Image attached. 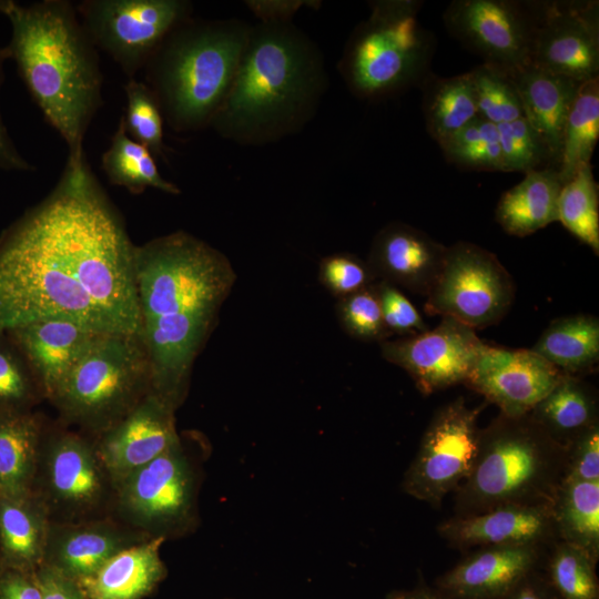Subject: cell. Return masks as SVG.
<instances>
[{"label": "cell", "mask_w": 599, "mask_h": 599, "mask_svg": "<svg viewBox=\"0 0 599 599\" xmlns=\"http://www.w3.org/2000/svg\"><path fill=\"white\" fill-rule=\"evenodd\" d=\"M318 280L327 292L339 300L374 284L376 277L367 262L356 255L334 253L321 261Z\"/></svg>", "instance_id": "43"}, {"label": "cell", "mask_w": 599, "mask_h": 599, "mask_svg": "<svg viewBox=\"0 0 599 599\" xmlns=\"http://www.w3.org/2000/svg\"><path fill=\"white\" fill-rule=\"evenodd\" d=\"M530 64L585 82L599 78L598 1H538Z\"/></svg>", "instance_id": "16"}, {"label": "cell", "mask_w": 599, "mask_h": 599, "mask_svg": "<svg viewBox=\"0 0 599 599\" xmlns=\"http://www.w3.org/2000/svg\"><path fill=\"white\" fill-rule=\"evenodd\" d=\"M469 74L479 116L495 125L524 116L516 85L508 72L481 63Z\"/></svg>", "instance_id": "39"}, {"label": "cell", "mask_w": 599, "mask_h": 599, "mask_svg": "<svg viewBox=\"0 0 599 599\" xmlns=\"http://www.w3.org/2000/svg\"><path fill=\"white\" fill-rule=\"evenodd\" d=\"M4 333L24 356L47 399L99 335L62 319L37 321Z\"/></svg>", "instance_id": "23"}, {"label": "cell", "mask_w": 599, "mask_h": 599, "mask_svg": "<svg viewBox=\"0 0 599 599\" xmlns=\"http://www.w3.org/2000/svg\"><path fill=\"white\" fill-rule=\"evenodd\" d=\"M336 314L343 329L358 341L382 343L392 335L383 318L376 282L339 298Z\"/></svg>", "instance_id": "42"}, {"label": "cell", "mask_w": 599, "mask_h": 599, "mask_svg": "<svg viewBox=\"0 0 599 599\" xmlns=\"http://www.w3.org/2000/svg\"><path fill=\"white\" fill-rule=\"evenodd\" d=\"M423 2L383 0L353 31L339 69L349 90L380 99L420 84L430 72L436 39L418 21Z\"/></svg>", "instance_id": "7"}, {"label": "cell", "mask_w": 599, "mask_h": 599, "mask_svg": "<svg viewBox=\"0 0 599 599\" xmlns=\"http://www.w3.org/2000/svg\"><path fill=\"white\" fill-rule=\"evenodd\" d=\"M502 599H559L537 570L519 581Z\"/></svg>", "instance_id": "48"}, {"label": "cell", "mask_w": 599, "mask_h": 599, "mask_svg": "<svg viewBox=\"0 0 599 599\" xmlns=\"http://www.w3.org/2000/svg\"><path fill=\"white\" fill-rule=\"evenodd\" d=\"M134 278L151 393L176 410L236 275L223 253L177 231L135 245Z\"/></svg>", "instance_id": "2"}, {"label": "cell", "mask_w": 599, "mask_h": 599, "mask_svg": "<svg viewBox=\"0 0 599 599\" xmlns=\"http://www.w3.org/2000/svg\"><path fill=\"white\" fill-rule=\"evenodd\" d=\"M426 297L428 314L451 317L476 329L497 324L507 314L515 285L494 253L460 241L447 247L443 267Z\"/></svg>", "instance_id": "11"}, {"label": "cell", "mask_w": 599, "mask_h": 599, "mask_svg": "<svg viewBox=\"0 0 599 599\" xmlns=\"http://www.w3.org/2000/svg\"><path fill=\"white\" fill-rule=\"evenodd\" d=\"M125 113L122 115L128 134L148 148L153 155H163V115L153 92L146 83L134 78L124 85Z\"/></svg>", "instance_id": "40"}, {"label": "cell", "mask_w": 599, "mask_h": 599, "mask_svg": "<svg viewBox=\"0 0 599 599\" xmlns=\"http://www.w3.org/2000/svg\"><path fill=\"white\" fill-rule=\"evenodd\" d=\"M205 450L179 439L115 485L111 517L150 538L175 539L199 525Z\"/></svg>", "instance_id": "9"}, {"label": "cell", "mask_w": 599, "mask_h": 599, "mask_svg": "<svg viewBox=\"0 0 599 599\" xmlns=\"http://www.w3.org/2000/svg\"><path fill=\"white\" fill-rule=\"evenodd\" d=\"M44 429L31 410L0 414V495L32 494Z\"/></svg>", "instance_id": "28"}, {"label": "cell", "mask_w": 599, "mask_h": 599, "mask_svg": "<svg viewBox=\"0 0 599 599\" xmlns=\"http://www.w3.org/2000/svg\"><path fill=\"white\" fill-rule=\"evenodd\" d=\"M447 246L412 225L394 222L374 237L367 264L376 280L427 295L436 281Z\"/></svg>", "instance_id": "22"}, {"label": "cell", "mask_w": 599, "mask_h": 599, "mask_svg": "<svg viewBox=\"0 0 599 599\" xmlns=\"http://www.w3.org/2000/svg\"><path fill=\"white\" fill-rule=\"evenodd\" d=\"M439 146L446 160L458 167L501 172L497 125L479 115Z\"/></svg>", "instance_id": "37"}, {"label": "cell", "mask_w": 599, "mask_h": 599, "mask_svg": "<svg viewBox=\"0 0 599 599\" xmlns=\"http://www.w3.org/2000/svg\"><path fill=\"white\" fill-rule=\"evenodd\" d=\"M599 139V78L581 82L568 112L557 173L562 184L590 164Z\"/></svg>", "instance_id": "33"}, {"label": "cell", "mask_w": 599, "mask_h": 599, "mask_svg": "<svg viewBox=\"0 0 599 599\" xmlns=\"http://www.w3.org/2000/svg\"><path fill=\"white\" fill-rule=\"evenodd\" d=\"M6 59L4 50L0 49V81L1 67ZM32 169L33 166L17 151L0 116V170L31 171Z\"/></svg>", "instance_id": "49"}, {"label": "cell", "mask_w": 599, "mask_h": 599, "mask_svg": "<svg viewBox=\"0 0 599 599\" xmlns=\"http://www.w3.org/2000/svg\"><path fill=\"white\" fill-rule=\"evenodd\" d=\"M101 167L111 184L123 186L133 194L148 187L169 194L180 193L176 185L162 177L153 153L128 134L122 118L101 156Z\"/></svg>", "instance_id": "34"}, {"label": "cell", "mask_w": 599, "mask_h": 599, "mask_svg": "<svg viewBox=\"0 0 599 599\" xmlns=\"http://www.w3.org/2000/svg\"><path fill=\"white\" fill-rule=\"evenodd\" d=\"M557 170L530 171L504 192L496 206V221L514 236L524 237L558 221V199L562 187Z\"/></svg>", "instance_id": "27"}, {"label": "cell", "mask_w": 599, "mask_h": 599, "mask_svg": "<svg viewBox=\"0 0 599 599\" xmlns=\"http://www.w3.org/2000/svg\"><path fill=\"white\" fill-rule=\"evenodd\" d=\"M501 154V172L528 173L551 167L550 159L542 141L521 116L497 125Z\"/></svg>", "instance_id": "41"}, {"label": "cell", "mask_w": 599, "mask_h": 599, "mask_svg": "<svg viewBox=\"0 0 599 599\" xmlns=\"http://www.w3.org/2000/svg\"><path fill=\"white\" fill-rule=\"evenodd\" d=\"M551 516L561 541L599 559V481L562 479L552 497Z\"/></svg>", "instance_id": "31"}, {"label": "cell", "mask_w": 599, "mask_h": 599, "mask_svg": "<svg viewBox=\"0 0 599 599\" xmlns=\"http://www.w3.org/2000/svg\"><path fill=\"white\" fill-rule=\"evenodd\" d=\"M562 479L599 481V423L566 446Z\"/></svg>", "instance_id": "45"}, {"label": "cell", "mask_w": 599, "mask_h": 599, "mask_svg": "<svg viewBox=\"0 0 599 599\" xmlns=\"http://www.w3.org/2000/svg\"><path fill=\"white\" fill-rule=\"evenodd\" d=\"M326 84L323 57L306 34L288 21L261 22L210 125L240 143L272 142L312 118Z\"/></svg>", "instance_id": "4"}, {"label": "cell", "mask_w": 599, "mask_h": 599, "mask_svg": "<svg viewBox=\"0 0 599 599\" xmlns=\"http://www.w3.org/2000/svg\"><path fill=\"white\" fill-rule=\"evenodd\" d=\"M451 547L470 549L506 545H541L555 535L549 504H509L454 516L437 527Z\"/></svg>", "instance_id": "20"}, {"label": "cell", "mask_w": 599, "mask_h": 599, "mask_svg": "<svg viewBox=\"0 0 599 599\" xmlns=\"http://www.w3.org/2000/svg\"><path fill=\"white\" fill-rule=\"evenodd\" d=\"M50 519L32 493L0 495V567L35 571L42 564Z\"/></svg>", "instance_id": "26"}, {"label": "cell", "mask_w": 599, "mask_h": 599, "mask_svg": "<svg viewBox=\"0 0 599 599\" xmlns=\"http://www.w3.org/2000/svg\"><path fill=\"white\" fill-rule=\"evenodd\" d=\"M539 549L532 545L477 548L439 576L435 590L445 599H502L537 570Z\"/></svg>", "instance_id": "19"}, {"label": "cell", "mask_w": 599, "mask_h": 599, "mask_svg": "<svg viewBox=\"0 0 599 599\" xmlns=\"http://www.w3.org/2000/svg\"><path fill=\"white\" fill-rule=\"evenodd\" d=\"M32 493L50 522H79L111 516L115 484L93 438L45 425Z\"/></svg>", "instance_id": "10"}, {"label": "cell", "mask_w": 599, "mask_h": 599, "mask_svg": "<svg viewBox=\"0 0 599 599\" xmlns=\"http://www.w3.org/2000/svg\"><path fill=\"white\" fill-rule=\"evenodd\" d=\"M134 251L85 156L0 236V333L62 319L98 334L141 335Z\"/></svg>", "instance_id": "1"}, {"label": "cell", "mask_w": 599, "mask_h": 599, "mask_svg": "<svg viewBox=\"0 0 599 599\" xmlns=\"http://www.w3.org/2000/svg\"><path fill=\"white\" fill-rule=\"evenodd\" d=\"M0 599H42L35 571L0 567Z\"/></svg>", "instance_id": "47"}, {"label": "cell", "mask_w": 599, "mask_h": 599, "mask_svg": "<svg viewBox=\"0 0 599 599\" xmlns=\"http://www.w3.org/2000/svg\"><path fill=\"white\" fill-rule=\"evenodd\" d=\"M529 416L566 448L578 435L599 423L598 398L587 383L565 374Z\"/></svg>", "instance_id": "29"}, {"label": "cell", "mask_w": 599, "mask_h": 599, "mask_svg": "<svg viewBox=\"0 0 599 599\" xmlns=\"http://www.w3.org/2000/svg\"><path fill=\"white\" fill-rule=\"evenodd\" d=\"M43 398L24 356L6 333H0V414L31 410Z\"/></svg>", "instance_id": "38"}, {"label": "cell", "mask_w": 599, "mask_h": 599, "mask_svg": "<svg viewBox=\"0 0 599 599\" xmlns=\"http://www.w3.org/2000/svg\"><path fill=\"white\" fill-rule=\"evenodd\" d=\"M383 318L389 333L412 336L428 329L422 315L408 297L395 285L376 283Z\"/></svg>", "instance_id": "44"}, {"label": "cell", "mask_w": 599, "mask_h": 599, "mask_svg": "<svg viewBox=\"0 0 599 599\" xmlns=\"http://www.w3.org/2000/svg\"><path fill=\"white\" fill-rule=\"evenodd\" d=\"M75 10L94 47L132 79L170 32L190 19L191 4L183 0H85Z\"/></svg>", "instance_id": "12"}, {"label": "cell", "mask_w": 599, "mask_h": 599, "mask_svg": "<svg viewBox=\"0 0 599 599\" xmlns=\"http://www.w3.org/2000/svg\"><path fill=\"white\" fill-rule=\"evenodd\" d=\"M558 221L575 237L599 254V190L588 164L561 187Z\"/></svg>", "instance_id": "35"}, {"label": "cell", "mask_w": 599, "mask_h": 599, "mask_svg": "<svg viewBox=\"0 0 599 599\" xmlns=\"http://www.w3.org/2000/svg\"><path fill=\"white\" fill-rule=\"evenodd\" d=\"M150 392V364L141 335L99 334L49 400L64 423L97 437Z\"/></svg>", "instance_id": "8"}, {"label": "cell", "mask_w": 599, "mask_h": 599, "mask_svg": "<svg viewBox=\"0 0 599 599\" xmlns=\"http://www.w3.org/2000/svg\"><path fill=\"white\" fill-rule=\"evenodd\" d=\"M175 412L150 392L120 422L93 437L98 455L115 485L179 439Z\"/></svg>", "instance_id": "18"}, {"label": "cell", "mask_w": 599, "mask_h": 599, "mask_svg": "<svg viewBox=\"0 0 599 599\" xmlns=\"http://www.w3.org/2000/svg\"><path fill=\"white\" fill-rule=\"evenodd\" d=\"M565 374L527 348L484 344L465 382L507 416H524Z\"/></svg>", "instance_id": "17"}, {"label": "cell", "mask_w": 599, "mask_h": 599, "mask_svg": "<svg viewBox=\"0 0 599 599\" xmlns=\"http://www.w3.org/2000/svg\"><path fill=\"white\" fill-rule=\"evenodd\" d=\"M163 538H149L110 558L77 582L87 599H143L165 578L160 556Z\"/></svg>", "instance_id": "25"}, {"label": "cell", "mask_w": 599, "mask_h": 599, "mask_svg": "<svg viewBox=\"0 0 599 599\" xmlns=\"http://www.w3.org/2000/svg\"><path fill=\"white\" fill-rule=\"evenodd\" d=\"M0 12L11 24L7 58L16 61L31 97L65 141L68 159L84 158V135L102 104V74L75 6L0 1Z\"/></svg>", "instance_id": "3"}, {"label": "cell", "mask_w": 599, "mask_h": 599, "mask_svg": "<svg viewBox=\"0 0 599 599\" xmlns=\"http://www.w3.org/2000/svg\"><path fill=\"white\" fill-rule=\"evenodd\" d=\"M149 538L111 516L50 522L42 564L78 581L93 575L120 551Z\"/></svg>", "instance_id": "21"}, {"label": "cell", "mask_w": 599, "mask_h": 599, "mask_svg": "<svg viewBox=\"0 0 599 599\" xmlns=\"http://www.w3.org/2000/svg\"><path fill=\"white\" fill-rule=\"evenodd\" d=\"M537 17L536 1L514 0H455L443 16L451 37L508 73L530 64Z\"/></svg>", "instance_id": "14"}, {"label": "cell", "mask_w": 599, "mask_h": 599, "mask_svg": "<svg viewBox=\"0 0 599 599\" xmlns=\"http://www.w3.org/2000/svg\"><path fill=\"white\" fill-rule=\"evenodd\" d=\"M251 28L237 20L187 19L152 54L144 67L146 84L174 131L210 125L233 81Z\"/></svg>", "instance_id": "5"}, {"label": "cell", "mask_w": 599, "mask_h": 599, "mask_svg": "<svg viewBox=\"0 0 599 599\" xmlns=\"http://www.w3.org/2000/svg\"><path fill=\"white\" fill-rule=\"evenodd\" d=\"M509 74L520 99L522 115L546 146L550 166L557 170L566 119L581 82L532 64Z\"/></svg>", "instance_id": "24"}, {"label": "cell", "mask_w": 599, "mask_h": 599, "mask_svg": "<svg viewBox=\"0 0 599 599\" xmlns=\"http://www.w3.org/2000/svg\"><path fill=\"white\" fill-rule=\"evenodd\" d=\"M596 564L580 548L560 540L548 559L545 578L559 599H599Z\"/></svg>", "instance_id": "36"}, {"label": "cell", "mask_w": 599, "mask_h": 599, "mask_svg": "<svg viewBox=\"0 0 599 599\" xmlns=\"http://www.w3.org/2000/svg\"><path fill=\"white\" fill-rule=\"evenodd\" d=\"M419 87L427 131L439 145L478 115L469 72L449 78L429 72Z\"/></svg>", "instance_id": "32"}, {"label": "cell", "mask_w": 599, "mask_h": 599, "mask_svg": "<svg viewBox=\"0 0 599 599\" xmlns=\"http://www.w3.org/2000/svg\"><path fill=\"white\" fill-rule=\"evenodd\" d=\"M247 6L262 22L288 21L302 6L301 1H248Z\"/></svg>", "instance_id": "50"}, {"label": "cell", "mask_w": 599, "mask_h": 599, "mask_svg": "<svg viewBox=\"0 0 599 599\" xmlns=\"http://www.w3.org/2000/svg\"><path fill=\"white\" fill-rule=\"evenodd\" d=\"M380 344L382 356L403 368L424 395L465 384L485 344L475 329L451 318L425 332Z\"/></svg>", "instance_id": "15"}, {"label": "cell", "mask_w": 599, "mask_h": 599, "mask_svg": "<svg viewBox=\"0 0 599 599\" xmlns=\"http://www.w3.org/2000/svg\"><path fill=\"white\" fill-rule=\"evenodd\" d=\"M386 599H445L435 589L426 586H417L407 590H395L387 595Z\"/></svg>", "instance_id": "51"}, {"label": "cell", "mask_w": 599, "mask_h": 599, "mask_svg": "<svg viewBox=\"0 0 599 599\" xmlns=\"http://www.w3.org/2000/svg\"><path fill=\"white\" fill-rule=\"evenodd\" d=\"M42 599H87L79 583L48 565L35 569Z\"/></svg>", "instance_id": "46"}, {"label": "cell", "mask_w": 599, "mask_h": 599, "mask_svg": "<svg viewBox=\"0 0 599 599\" xmlns=\"http://www.w3.org/2000/svg\"><path fill=\"white\" fill-rule=\"evenodd\" d=\"M481 409L467 406L458 397L436 410L404 475V493L439 508L444 498L459 487L475 464Z\"/></svg>", "instance_id": "13"}, {"label": "cell", "mask_w": 599, "mask_h": 599, "mask_svg": "<svg viewBox=\"0 0 599 599\" xmlns=\"http://www.w3.org/2000/svg\"><path fill=\"white\" fill-rule=\"evenodd\" d=\"M566 448L529 414L499 413L480 428L474 467L455 493V516L509 504H551L564 478Z\"/></svg>", "instance_id": "6"}, {"label": "cell", "mask_w": 599, "mask_h": 599, "mask_svg": "<svg viewBox=\"0 0 599 599\" xmlns=\"http://www.w3.org/2000/svg\"><path fill=\"white\" fill-rule=\"evenodd\" d=\"M531 351L564 374L588 372L599 362V318L590 314L558 317L544 329Z\"/></svg>", "instance_id": "30"}]
</instances>
